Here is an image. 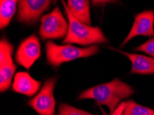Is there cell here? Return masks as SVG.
I'll return each mask as SVG.
<instances>
[{
	"instance_id": "cell-1",
	"label": "cell",
	"mask_w": 154,
	"mask_h": 115,
	"mask_svg": "<svg viewBox=\"0 0 154 115\" xmlns=\"http://www.w3.org/2000/svg\"><path fill=\"white\" fill-rule=\"evenodd\" d=\"M134 93V90L128 84L118 79L111 82L100 84L82 92L78 100L92 98L99 105H105L109 107L111 114L118 107L121 101Z\"/></svg>"
},
{
	"instance_id": "cell-2",
	"label": "cell",
	"mask_w": 154,
	"mask_h": 115,
	"mask_svg": "<svg viewBox=\"0 0 154 115\" xmlns=\"http://www.w3.org/2000/svg\"><path fill=\"white\" fill-rule=\"evenodd\" d=\"M69 19V31L63 41L64 44H78L88 46L93 44L108 42L107 39L99 27H92L79 22L75 18L64 2H62Z\"/></svg>"
},
{
	"instance_id": "cell-3",
	"label": "cell",
	"mask_w": 154,
	"mask_h": 115,
	"mask_svg": "<svg viewBox=\"0 0 154 115\" xmlns=\"http://www.w3.org/2000/svg\"><path fill=\"white\" fill-rule=\"evenodd\" d=\"M99 50L97 45L81 48L71 45L59 46L51 41L46 44L47 61L53 67H58L63 63L79 58H85L95 55Z\"/></svg>"
},
{
	"instance_id": "cell-4",
	"label": "cell",
	"mask_w": 154,
	"mask_h": 115,
	"mask_svg": "<svg viewBox=\"0 0 154 115\" xmlns=\"http://www.w3.org/2000/svg\"><path fill=\"white\" fill-rule=\"evenodd\" d=\"M69 24L58 7L41 19L39 33L41 38L46 40L49 39H60L66 35Z\"/></svg>"
},
{
	"instance_id": "cell-5",
	"label": "cell",
	"mask_w": 154,
	"mask_h": 115,
	"mask_svg": "<svg viewBox=\"0 0 154 115\" xmlns=\"http://www.w3.org/2000/svg\"><path fill=\"white\" fill-rule=\"evenodd\" d=\"M55 83L56 78L47 79L44 82L40 92L28 103L39 115H55L56 101L53 90Z\"/></svg>"
},
{
	"instance_id": "cell-6",
	"label": "cell",
	"mask_w": 154,
	"mask_h": 115,
	"mask_svg": "<svg viewBox=\"0 0 154 115\" xmlns=\"http://www.w3.org/2000/svg\"><path fill=\"white\" fill-rule=\"evenodd\" d=\"M40 43L35 35L28 37L19 46L15 55V60L19 64L29 69L40 57Z\"/></svg>"
},
{
	"instance_id": "cell-7",
	"label": "cell",
	"mask_w": 154,
	"mask_h": 115,
	"mask_svg": "<svg viewBox=\"0 0 154 115\" xmlns=\"http://www.w3.org/2000/svg\"><path fill=\"white\" fill-rule=\"evenodd\" d=\"M18 2V20L28 23L36 22L51 4V1L48 0H22Z\"/></svg>"
},
{
	"instance_id": "cell-8",
	"label": "cell",
	"mask_w": 154,
	"mask_h": 115,
	"mask_svg": "<svg viewBox=\"0 0 154 115\" xmlns=\"http://www.w3.org/2000/svg\"><path fill=\"white\" fill-rule=\"evenodd\" d=\"M154 12L147 11L140 13L136 15L134 25L131 29L129 35L121 44L123 47L128 41L136 36H154Z\"/></svg>"
},
{
	"instance_id": "cell-9",
	"label": "cell",
	"mask_w": 154,
	"mask_h": 115,
	"mask_svg": "<svg viewBox=\"0 0 154 115\" xmlns=\"http://www.w3.org/2000/svg\"><path fill=\"white\" fill-rule=\"evenodd\" d=\"M40 86L41 82L35 80L27 72H21L15 75L13 88L16 92L32 97L35 95Z\"/></svg>"
},
{
	"instance_id": "cell-10",
	"label": "cell",
	"mask_w": 154,
	"mask_h": 115,
	"mask_svg": "<svg viewBox=\"0 0 154 115\" xmlns=\"http://www.w3.org/2000/svg\"><path fill=\"white\" fill-rule=\"evenodd\" d=\"M114 50L123 54L129 59L132 63L131 73L142 74H154V58L146 57L137 54L128 53L117 49L111 48Z\"/></svg>"
},
{
	"instance_id": "cell-11",
	"label": "cell",
	"mask_w": 154,
	"mask_h": 115,
	"mask_svg": "<svg viewBox=\"0 0 154 115\" xmlns=\"http://www.w3.org/2000/svg\"><path fill=\"white\" fill-rule=\"evenodd\" d=\"M67 7L77 20L84 24L91 25L89 2L86 0H69Z\"/></svg>"
},
{
	"instance_id": "cell-12",
	"label": "cell",
	"mask_w": 154,
	"mask_h": 115,
	"mask_svg": "<svg viewBox=\"0 0 154 115\" xmlns=\"http://www.w3.org/2000/svg\"><path fill=\"white\" fill-rule=\"evenodd\" d=\"M0 90L2 92L10 88L16 65L14 64L11 56L0 62Z\"/></svg>"
},
{
	"instance_id": "cell-13",
	"label": "cell",
	"mask_w": 154,
	"mask_h": 115,
	"mask_svg": "<svg viewBox=\"0 0 154 115\" xmlns=\"http://www.w3.org/2000/svg\"><path fill=\"white\" fill-rule=\"evenodd\" d=\"M17 1L2 0L0 2V28L3 29L9 24L15 13Z\"/></svg>"
},
{
	"instance_id": "cell-14",
	"label": "cell",
	"mask_w": 154,
	"mask_h": 115,
	"mask_svg": "<svg viewBox=\"0 0 154 115\" xmlns=\"http://www.w3.org/2000/svg\"><path fill=\"white\" fill-rule=\"evenodd\" d=\"M122 115H154V110L129 100L125 102Z\"/></svg>"
},
{
	"instance_id": "cell-15",
	"label": "cell",
	"mask_w": 154,
	"mask_h": 115,
	"mask_svg": "<svg viewBox=\"0 0 154 115\" xmlns=\"http://www.w3.org/2000/svg\"><path fill=\"white\" fill-rule=\"evenodd\" d=\"M58 115H95L89 112L84 111L80 109L75 108L71 105L66 104H62L59 107Z\"/></svg>"
},
{
	"instance_id": "cell-16",
	"label": "cell",
	"mask_w": 154,
	"mask_h": 115,
	"mask_svg": "<svg viewBox=\"0 0 154 115\" xmlns=\"http://www.w3.org/2000/svg\"><path fill=\"white\" fill-rule=\"evenodd\" d=\"M13 51V46L6 39H2L0 41V62H2L9 56H11Z\"/></svg>"
},
{
	"instance_id": "cell-17",
	"label": "cell",
	"mask_w": 154,
	"mask_h": 115,
	"mask_svg": "<svg viewBox=\"0 0 154 115\" xmlns=\"http://www.w3.org/2000/svg\"><path fill=\"white\" fill-rule=\"evenodd\" d=\"M136 50L144 52L154 57V37L142 45L137 46L136 48Z\"/></svg>"
},
{
	"instance_id": "cell-18",
	"label": "cell",
	"mask_w": 154,
	"mask_h": 115,
	"mask_svg": "<svg viewBox=\"0 0 154 115\" xmlns=\"http://www.w3.org/2000/svg\"><path fill=\"white\" fill-rule=\"evenodd\" d=\"M125 107V102L121 103L120 105H118V107L116 109L115 111H114L111 114H109V115H122ZM102 111L103 112V115H108L107 114H106V112H105L102 109Z\"/></svg>"
},
{
	"instance_id": "cell-19",
	"label": "cell",
	"mask_w": 154,
	"mask_h": 115,
	"mask_svg": "<svg viewBox=\"0 0 154 115\" xmlns=\"http://www.w3.org/2000/svg\"><path fill=\"white\" fill-rule=\"evenodd\" d=\"M93 2V5H104L105 4H108V3H109V2H109V1H93L92 2Z\"/></svg>"
}]
</instances>
